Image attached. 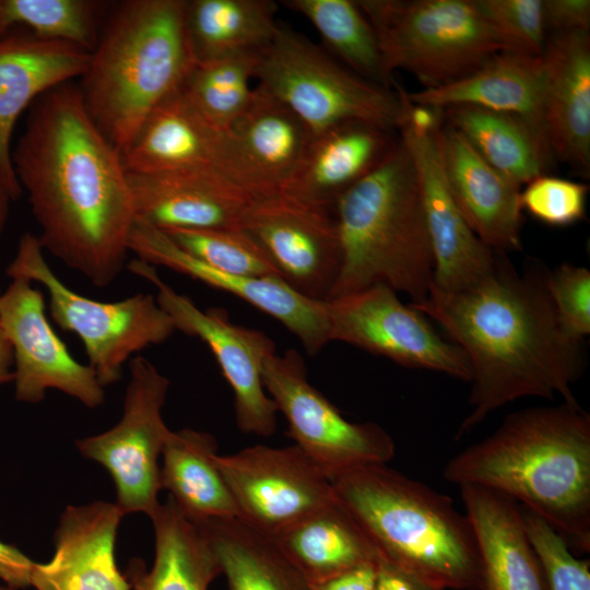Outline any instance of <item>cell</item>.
Instances as JSON below:
<instances>
[{"label":"cell","mask_w":590,"mask_h":590,"mask_svg":"<svg viewBox=\"0 0 590 590\" xmlns=\"http://www.w3.org/2000/svg\"><path fill=\"white\" fill-rule=\"evenodd\" d=\"M11 201H13L11 196L0 182V235L2 234L4 229L8 217H9V210H10Z\"/></svg>","instance_id":"cell-48"},{"label":"cell","mask_w":590,"mask_h":590,"mask_svg":"<svg viewBox=\"0 0 590 590\" xmlns=\"http://www.w3.org/2000/svg\"><path fill=\"white\" fill-rule=\"evenodd\" d=\"M258 54L194 61L180 90L205 119L227 131L251 101Z\"/></svg>","instance_id":"cell-36"},{"label":"cell","mask_w":590,"mask_h":590,"mask_svg":"<svg viewBox=\"0 0 590 590\" xmlns=\"http://www.w3.org/2000/svg\"><path fill=\"white\" fill-rule=\"evenodd\" d=\"M460 494L479 547L481 590H543L519 504L475 485H460Z\"/></svg>","instance_id":"cell-27"},{"label":"cell","mask_w":590,"mask_h":590,"mask_svg":"<svg viewBox=\"0 0 590 590\" xmlns=\"http://www.w3.org/2000/svg\"><path fill=\"white\" fill-rule=\"evenodd\" d=\"M323 303L330 342L354 345L404 367L471 381V366L462 350L442 339L392 288L375 285Z\"/></svg>","instance_id":"cell-13"},{"label":"cell","mask_w":590,"mask_h":590,"mask_svg":"<svg viewBox=\"0 0 590 590\" xmlns=\"http://www.w3.org/2000/svg\"><path fill=\"white\" fill-rule=\"evenodd\" d=\"M91 52L32 34L0 39V182L12 200L23 190L12 164V134L22 111L44 93L82 76Z\"/></svg>","instance_id":"cell-21"},{"label":"cell","mask_w":590,"mask_h":590,"mask_svg":"<svg viewBox=\"0 0 590 590\" xmlns=\"http://www.w3.org/2000/svg\"><path fill=\"white\" fill-rule=\"evenodd\" d=\"M547 270L517 271L497 252L493 269L474 284L411 304L436 320L469 359L470 413L456 434L472 430L491 413L523 397L578 404L573 385L586 368L582 342L562 326L546 287Z\"/></svg>","instance_id":"cell-2"},{"label":"cell","mask_w":590,"mask_h":590,"mask_svg":"<svg viewBox=\"0 0 590 590\" xmlns=\"http://www.w3.org/2000/svg\"><path fill=\"white\" fill-rule=\"evenodd\" d=\"M0 329L13 352L15 398L36 403L57 389L90 409L103 404L104 387L94 370L78 362L50 326L40 291L12 279L0 296Z\"/></svg>","instance_id":"cell-16"},{"label":"cell","mask_w":590,"mask_h":590,"mask_svg":"<svg viewBox=\"0 0 590 590\" xmlns=\"http://www.w3.org/2000/svg\"><path fill=\"white\" fill-rule=\"evenodd\" d=\"M442 118L485 162L521 187L545 175L555 160L546 138L518 116L458 105L442 109Z\"/></svg>","instance_id":"cell-32"},{"label":"cell","mask_w":590,"mask_h":590,"mask_svg":"<svg viewBox=\"0 0 590 590\" xmlns=\"http://www.w3.org/2000/svg\"><path fill=\"white\" fill-rule=\"evenodd\" d=\"M227 131L253 197L280 192L312 138L309 128L286 105L259 85Z\"/></svg>","instance_id":"cell-26"},{"label":"cell","mask_w":590,"mask_h":590,"mask_svg":"<svg viewBox=\"0 0 590 590\" xmlns=\"http://www.w3.org/2000/svg\"><path fill=\"white\" fill-rule=\"evenodd\" d=\"M546 287L564 329L583 341L590 333V271L563 263L547 270Z\"/></svg>","instance_id":"cell-42"},{"label":"cell","mask_w":590,"mask_h":590,"mask_svg":"<svg viewBox=\"0 0 590 590\" xmlns=\"http://www.w3.org/2000/svg\"><path fill=\"white\" fill-rule=\"evenodd\" d=\"M0 590H12V589H10V588L7 587V586H0Z\"/></svg>","instance_id":"cell-50"},{"label":"cell","mask_w":590,"mask_h":590,"mask_svg":"<svg viewBox=\"0 0 590 590\" xmlns=\"http://www.w3.org/2000/svg\"><path fill=\"white\" fill-rule=\"evenodd\" d=\"M150 518L155 534L154 562L149 570L134 563L131 590H209L221 568L201 526L186 517L172 497Z\"/></svg>","instance_id":"cell-30"},{"label":"cell","mask_w":590,"mask_h":590,"mask_svg":"<svg viewBox=\"0 0 590 590\" xmlns=\"http://www.w3.org/2000/svg\"><path fill=\"white\" fill-rule=\"evenodd\" d=\"M392 132L364 121H345L312 134L299 166L280 192L333 206L386 157L397 140Z\"/></svg>","instance_id":"cell-25"},{"label":"cell","mask_w":590,"mask_h":590,"mask_svg":"<svg viewBox=\"0 0 590 590\" xmlns=\"http://www.w3.org/2000/svg\"><path fill=\"white\" fill-rule=\"evenodd\" d=\"M164 232L186 252L217 271L245 278L279 276L261 245L240 226Z\"/></svg>","instance_id":"cell-38"},{"label":"cell","mask_w":590,"mask_h":590,"mask_svg":"<svg viewBox=\"0 0 590 590\" xmlns=\"http://www.w3.org/2000/svg\"><path fill=\"white\" fill-rule=\"evenodd\" d=\"M5 272L11 279L44 286L51 318L81 340L87 365L103 387L120 380L132 355L165 342L177 331L152 294L99 302L72 291L49 267L38 237L32 233L22 235Z\"/></svg>","instance_id":"cell-9"},{"label":"cell","mask_w":590,"mask_h":590,"mask_svg":"<svg viewBox=\"0 0 590 590\" xmlns=\"http://www.w3.org/2000/svg\"><path fill=\"white\" fill-rule=\"evenodd\" d=\"M184 0H129L116 8L91 52L79 92L86 113L122 153L194 63Z\"/></svg>","instance_id":"cell-6"},{"label":"cell","mask_w":590,"mask_h":590,"mask_svg":"<svg viewBox=\"0 0 590 590\" xmlns=\"http://www.w3.org/2000/svg\"><path fill=\"white\" fill-rule=\"evenodd\" d=\"M520 508L540 565L543 590H590L589 560L576 557L565 539L546 521Z\"/></svg>","instance_id":"cell-40"},{"label":"cell","mask_w":590,"mask_h":590,"mask_svg":"<svg viewBox=\"0 0 590 590\" xmlns=\"http://www.w3.org/2000/svg\"><path fill=\"white\" fill-rule=\"evenodd\" d=\"M588 190L582 182L545 174L526 184L520 203L544 224L567 226L585 217Z\"/></svg>","instance_id":"cell-41"},{"label":"cell","mask_w":590,"mask_h":590,"mask_svg":"<svg viewBox=\"0 0 590 590\" xmlns=\"http://www.w3.org/2000/svg\"><path fill=\"white\" fill-rule=\"evenodd\" d=\"M385 73L403 70L437 88L481 68L503 47L474 0H357Z\"/></svg>","instance_id":"cell-7"},{"label":"cell","mask_w":590,"mask_h":590,"mask_svg":"<svg viewBox=\"0 0 590 590\" xmlns=\"http://www.w3.org/2000/svg\"><path fill=\"white\" fill-rule=\"evenodd\" d=\"M438 128L422 132L402 125L399 131L421 187L434 258L432 286L456 292L485 276L493 269L497 252L474 234L450 194L440 165Z\"/></svg>","instance_id":"cell-19"},{"label":"cell","mask_w":590,"mask_h":590,"mask_svg":"<svg viewBox=\"0 0 590 590\" xmlns=\"http://www.w3.org/2000/svg\"><path fill=\"white\" fill-rule=\"evenodd\" d=\"M12 149V164L42 247L96 287L127 267L134 209L121 153L85 110L79 87L39 96Z\"/></svg>","instance_id":"cell-1"},{"label":"cell","mask_w":590,"mask_h":590,"mask_svg":"<svg viewBox=\"0 0 590 590\" xmlns=\"http://www.w3.org/2000/svg\"><path fill=\"white\" fill-rule=\"evenodd\" d=\"M123 514L116 504L94 502L68 506L58 524L55 553L34 564L35 590H131L115 559V542Z\"/></svg>","instance_id":"cell-23"},{"label":"cell","mask_w":590,"mask_h":590,"mask_svg":"<svg viewBox=\"0 0 590 590\" xmlns=\"http://www.w3.org/2000/svg\"><path fill=\"white\" fill-rule=\"evenodd\" d=\"M272 539L310 583L378 558L367 533L338 498Z\"/></svg>","instance_id":"cell-29"},{"label":"cell","mask_w":590,"mask_h":590,"mask_svg":"<svg viewBox=\"0 0 590 590\" xmlns=\"http://www.w3.org/2000/svg\"><path fill=\"white\" fill-rule=\"evenodd\" d=\"M197 523L213 546L228 590H312L271 536L238 518Z\"/></svg>","instance_id":"cell-34"},{"label":"cell","mask_w":590,"mask_h":590,"mask_svg":"<svg viewBox=\"0 0 590 590\" xmlns=\"http://www.w3.org/2000/svg\"><path fill=\"white\" fill-rule=\"evenodd\" d=\"M121 156L130 174L210 169L251 196L228 131L205 119L180 87L151 113Z\"/></svg>","instance_id":"cell-18"},{"label":"cell","mask_w":590,"mask_h":590,"mask_svg":"<svg viewBox=\"0 0 590 590\" xmlns=\"http://www.w3.org/2000/svg\"><path fill=\"white\" fill-rule=\"evenodd\" d=\"M258 85L286 105L312 134L345 121L399 130L404 118L401 85L394 91L340 66L299 33L280 25L258 54Z\"/></svg>","instance_id":"cell-8"},{"label":"cell","mask_w":590,"mask_h":590,"mask_svg":"<svg viewBox=\"0 0 590 590\" xmlns=\"http://www.w3.org/2000/svg\"><path fill=\"white\" fill-rule=\"evenodd\" d=\"M9 35L3 23V0H0V39Z\"/></svg>","instance_id":"cell-49"},{"label":"cell","mask_w":590,"mask_h":590,"mask_svg":"<svg viewBox=\"0 0 590 590\" xmlns=\"http://www.w3.org/2000/svg\"><path fill=\"white\" fill-rule=\"evenodd\" d=\"M0 296H1V292H0Z\"/></svg>","instance_id":"cell-51"},{"label":"cell","mask_w":590,"mask_h":590,"mask_svg":"<svg viewBox=\"0 0 590 590\" xmlns=\"http://www.w3.org/2000/svg\"><path fill=\"white\" fill-rule=\"evenodd\" d=\"M34 562L16 547L0 541V579L10 589H22L31 586Z\"/></svg>","instance_id":"cell-44"},{"label":"cell","mask_w":590,"mask_h":590,"mask_svg":"<svg viewBox=\"0 0 590 590\" xmlns=\"http://www.w3.org/2000/svg\"><path fill=\"white\" fill-rule=\"evenodd\" d=\"M503 51L541 57L547 33L542 0H474Z\"/></svg>","instance_id":"cell-39"},{"label":"cell","mask_w":590,"mask_h":590,"mask_svg":"<svg viewBox=\"0 0 590 590\" xmlns=\"http://www.w3.org/2000/svg\"><path fill=\"white\" fill-rule=\"evenodd\" d=\"M276 11L271 0L186 1V33L194 61L261 51L279 31Z\"/></svg>","instance_id":"cell-33"},{"label":"cell","mask_w":590,"mask_h":590,"mask_svg":"<svg viewBox=\"0 0 590 590\" xmlns=\"http://www.w3.org/2000/svg\"><path fill=\"white\" fill-rule=\"evenodd\" d=\"M331 482L380 557L439 590H481L473 527L448 496L387 463L359 467Z\"/></svg>","instance_id":"cell-4"},{"label":"cell","mask_w":590,"mask_h":590,"mask_svg":"<svg viewBox=\"0 0 590 590\" xmlns=\"http://www.w3.org/2000/svg\"><path fill=\"white\" fill-rule=\"evenodd\" d=\"M444 477L498 492L546 521L573 552L590 550V415L563 402L508 414L448 461Z\"/></svg>","instance_id":"cell-3"},{"label":"cell","mask_w":590,"mask_h":590,"mask_svg":"<svg viewBox=\"0 0 590 590\" xmlns=\"http://www.w3.org/2000/svg\"><path fill=\"white\" fill-rule=\"evenodd\" d=\"M547 35L590 30L589 0H542Z\"/></svg>","instance_id":"cell-43"},{"label":"cell","mask_w":590,"mask_h":590,"mask_svg":"<svg viewBox=\"0 0 590 590\" xmlns=\"http://www.w3.org/2000/svg\"><path fill=\"white\" fill-rule=\"evenodd\" d=\"M333 211L341 266L327 299L375 285L406 294L411 304L427 298L434 258L417 173L400 137L369 174L339 197Z\"/></svg>","instance_id":"cell-5"},{"label":"cell","mask_w":590,"mask_h":590,"mask_svg":"<svg viewBox=\"0 0 590 590\" xmlns=\"http://www.w3.org/2000/svg\"><path fill=\"white\" fill-rule=\"evenodd\" d=\"M120 421L108 430L80 439L82 456L102 464L114 480L116 505L125 515L151 517L160 506V458L170 429L162 410L169 380L145 357L129 363Z\"/></svg>","instance_id":"cell-11"},{"label":"cell","mask_w":590,"mask_h":590,"mask_svg":"<svg viewBox=\"0 0 590 590\" xmlns=\"http://www.w3.org/2000/svg\"><path fill=\"white\" fill-rule=\"evenodd\" d=\"M128 249L144 262L227 292L271 316L310 356L330 343L323 300L303 296L279 276L245 278L217 271L186 252L164 231L139 220L131 227Z\"/></svg>","instance_id":"cell-17"},{"label":"cell","mask_w":590,"mask_h":590,"mask_svg":"<svg viewBox=\"0 0 590 590\" xmlns=\"http://www.w3.org/2000/svg\"><path fill=\"white\" fill-rule=\"evenodd\" d=\"M215 462L238 519L271 538L337 500L330 479L296 445H256Z\"/></svg>","instance_id":"cell-14"},{"label":"cell","mask_w":590,"mask_h":590,"mask_svg":"<svg viewBox=\"0 0 590 590\" xmlns=\"http://www.w3.org/2000/svg\"><path fill=\"white\" fill-rule=\"evenodd\" d=\"M378 559V558H377ZM377 559L366 563L326 580L310 583L312 590H374Z\"/></svg>","instance_id":"cell-45"},{"label":"cell","mask_w":590,"mask_h":590,"mask_svg":"<svg viewBox=\"0 0 590 590\" xmlns=\"http://www.w3.org/2000/svg\"><path fill=\"white\" fill-rule=\"evenodd\" d=\"M128 177L134 220L163 231L239 226L253 198L225 175L210 169L128 173Z\"/></svg>","instance_id":"cell-22"},{"label":"cell","mask_w":590,"mask_h":590,"mask_svg":"<svg viewBox=\"0 0 590 590\" xmlns=\"http://www.w3.org/2000/svg\"><path fill=\"white\" fill-rule=\"evenodd\" d=\"M103 8L104 2L91 0H3V23L8 34L23 26L38 38L92 52L101 36Z\"/></svg>","instance_id":"cell-37"},{"label":"cell","mask_w":590,"mask_h":590,"mask_svg":"<svg viewBox=\"0 0 590 590\" xmlns=\"http://www.w3.org/2000/svg\"><path fill=\"white\" fill-rule=\"evenodd\" d=\"M282 3L303 15L328 47L357 75L390 88L375 32L352 0H286Z\"/></svg>","instance_id":"cell-35"},{"label":"cell","mask_w":590,"mask_h":590,"mask_svg":"<svg viewBox=\"0 0 590 590\" xmlns=\"http://www.w3.org/2000/svg\"><path fill=\"white\" fill-rule=\"evenodd\" d=\"M239 226L261 245L290 287L314 300L328 298L341 266L333 206L282 192L253 197Z\"/></svg>","instance_id":"cell-15"},{"label":"cell","mask_w":590,"mask_h":590,"mask_svg":"<svg viewBox=\"0 0 590 590\" xmlns=\"http://www.w3.org/2000/svg\"><path fill=\"white\" fill-rule=\"evenodd\" d=\"M442 174L474 234L496 252L521 248V186L496 170L442 119L437 133Z\"/></svg>","instance_id":"cell-20"},{"label":"cell","mask_w":590,"mask_h":590,"mask_svg":"<svg viewBox=\"0 0 590 590\" xmlns=\"http://www.w3.org/2000/svg\"><path fill=\"white\" fill-rule=\"evenodd\" d=\"M156 287V300L176 330L200 339L212 352L234 397L238 428L245 434L270 437L276 427V406L262 381V365L275 352L264 332L233 323L225 310L199 308L158 275L156 267L140 259L127 267Z\"/></svg>","instance_id":"cell-12"},{"label":"cell","mask_w":590,"mask_h":590,"mask_svg":"<svg viewBox=\"0 0 590 590\" xmlns=\"http://www.w3.org/2000/svg\"><path fill=\"white\" fill-rule=\"evenodd\" d=\"M374 590H439L378 555Z\"/></svg>","instance_id":"cell-46"},{"label":"cell","mask_w":590,"mask_h":590,"mask_svg":"<svg viewBox=\"0 0 590 590\" xmlns=\"http://www.w3.org/2000/svg\"><path fill=\"white\" fill-rule=\"evenodd\" d=\"M541 57L500 51L470 75L437 88L406 92L413 104L445 109L470 105L518 116L545 138ZM547 140V139H546Z\"/></svg>","instance_id":"cell-28"},{"label":"cell","mask_w":590,"mask_h":590,"mask_svg":"<svg viewBox=\"0 0 590 590\" xmlns=\"http://www.w3.org/2000/svg\"><path fill=\"white\" fill-rule=\"evenodd\" d=\"M263 386L288 425V435L329 479L353 469L387 463L396 453L392 437L375 423H354L307 378L297 350L269 355L262 365Z\"/></svg>","instance_id":"cell-10"},{"label":"cell","mask_w":590,"mask_h":590,"mask_svg":"<svg viewBox=\"0 0 590 590\" xmlns=\"http://www.w3.org/2000/svg\"><path fill=\"white\" fill-rule=\"evenodd\" d=\"M216 455L215 438L190 428L170 430L163 447L161 489L168 491L180 511L194 522L238 518Z\"/></svg>","instance_id":"cell-31"},{"label":"cell","mask_w":590,"mask_h":590,"mask_svg":"<svg viewBox=\"0 0 590 590\" xmlns=\"http://www.w3.org/2000/svg\"><path fill=\"white\" fill-rule=\"evenodd\" d=\"M13 352L10 342L0 329V385L13 381Z\"/></svg>","instance_id":"cell-47"},{"label":"cell","mask_w":590,"mask_h":590,"mask_svg":"<svg viewBox=\"0 0 590 590\" xmlns=\"http://www.w3.org/2000/svg\"><path fill=\"white\" fill-rule=\"evenodd\" d=\"M544 66L543 123L554 158L590 172V33L550 34Z\"/></svg>","instance_id":"cell-24"}]
</instances>
